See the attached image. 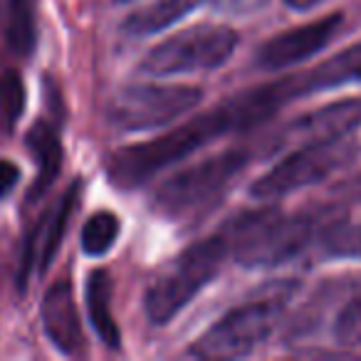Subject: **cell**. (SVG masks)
I'll return each instance as SVG.
<instances>
[{
  "mask_svg": "<svg viewBox=\"0 0 361 361\" xmlns=\"http://www.w3.org/2000/svg\"><path fill=\"white\" fill-rule=\"evenodd\" d=\"M344 218L346 213L341 206L317 208L297 216H287L277 208H260L235 221L228 250L233 252L238 265L250 270L282 265L300 255L314 240V235H324Z\"/></svg>",
  "mask_w": 361,
  "mask_h": 361,
  "instance_id": "obj_1",
  "label": "cell"
},
{
  "mask_svg": "<svg viewBox=\"0 0 361 361\" xmlns=\"http://www.w3.org/2000/svg\"><path fill=\"white\" fill-rule=\"evenodd\" d=\"M228 131H235V121H233L228 104L221 109L203 111L196 119L176 126L156 139L114 151L106 159V176L116 188H124V191L139 188L149 183L156 173L188 159L198 149H203L208 141L218 139Z\"/></svg>",
  "mask_w": 361,
  "mask_h": 361,
  "instance_id": "obj_2",
  "label": "cell"
},
{
  "mask_svg": "<svg viewBox=\"0 0 361 361\" xmlns=\"http://www.w3.org/2000/svg\"><path fill=\"white\" fill-rule=\"evenodd\" d=\"M292 292L295 285L290 280L277 282L262 297L231 310L191 346L188 354L206 361L240 359L252 354L280 324Z\"/></svg>",
  "mask_w": 361,
  "mask_h": 361,
  "instance_id": "obj_3",
  "label": "cell"
},
{
  "mask_svg": "<svg viewBox=\"0 0 361 361\" xmlns=\"http://www.w3.org/2000/svg\"><path fill=\"white\" fill-rule=\"evenodd\" d=\"M228 255V240L221 235L206 238L171 260L161 275L149 285L144 295V310L149 322L169 324L176 314L186 310L188 302L221 272Z\"/></svg>",
  "mask_w": 361,
  "mask_h": 361,
  "instance_id": "obj_4",
  "label": "cell"
},
{
  "mask_svg": "<svg viewBox=\"0 0 361 361\" xmlns=\"http://www.w3.org/2000/svg\"><path fill=\"white\" fill-rule=\"evenodd\" d=\"M247 166V154L243 151H226L211 156L196 166L176 171L164 180L159 191L151 198V208L169 221L191 218L206 208L216 206L231 180Z\"/></svg>",
  "mask_w": 361,
  "mask_h": 361,
  "instance_id": "obj_5",
  "label": "cell"
},
{
  "mask_svg": "<svg viewBox=\"0 0 361 361\" xmlns=\"http://www.w3.org/2000/svg\"><path fill=\"white\" fill-rule=\"evenodd\" d=\"M235 47L238 32L233 27L201 23L156 45L141 60L139 70L149 77H176L218 70L231 60Z\"/></svg>",
  "mask_w": 361,
  "mask_h": 361,
  "instance_id": "obj_6",
  "label": "cell"
},
{
  "mask_svg": "<svg viewBox=\"0 0 361 361\" xmlns=\"http://www.w3.org/2000/svg\"><path fill=\"white\" fill-rule=\"evenodd\" d=\"M203 99L198 87L188 85H131L109 104V124L119 131H149L180 119Z\"/></svg>",
  "mask_w": 361,
  "mask_h": 361,
  "instance_id": "obj_7",
  "label": "cell"
},
{
  "mask_svg": "<svg viewBox=\"0 0 361 361\" xmlns=\"http://www.w3.org/2000/svg\"><path fill=\"white\" fill-rule=\"evenodd\" d=\"M354 146L346 144V139L331 141V144L300 146L252 183L250 196L257 201H277L300 188L314 186L339 171L346 161L354 159Z\"/></svg>",
  "mask_w": 361,
  "mask_h": 361,
  "instance_id": "obj_8",
  "label": "cell"
},
{
  "mask_svg": "<svg viewBox=\"0 0 361 361\" xmlns=\"http://www.w3.org/2000/svg\"><path fill=\"white\" fill-rule=\"evenodd\" d=\"M361 126V99H341L334 104L319 106L307 111L305 116L290 121L285 131L275 139L272 149L282 146H312V144H331V141L349 139Z\"/></svg>",
  "mask_w": 361,
  "mask_h": 361,
  "instance_id": "obj_9",
  "label": "cell"
},
{
  "mask_svg": "<svg viewBox=\"0 0 361 361\" xmlns=\"http://www.w3.org/2000/svg\"><path fill=\"white\" fill-rule=\"evenodd\" d=\"M341 23H344V16L331 13V16L322 18V20L310 23V25L280 32V35H275L260 47L257 65L262 70H285V67L312 60L334 40Z\"/></svg>",
  "mask_w": 361,
  "mask_h": 361,
  "instance_id": "obj_10",
  "label": "cell"
},
{
  "mask_svg": "<svg viewBox=\"0 0 361 361\" xmlns=\"http://www.w3.org/2000/svg\"><path fill=\"white\" fill-rule=\"evenodd\" d=\"M42 326L47 339L55 344L57 351L67 356H77L85 349V331H82L80 312H77L75 292L67 280L55 282L45 292L40 305Z\"/></svg>",
  "mask_w": 361,
  "mask_h": 361,
  "instance_id": "obj_11",
  "label": "cell"
},
{
  "mask_svg": "<svg viewBox=\"0 0 361 361\" xmlns=\"http://www.w3.org/2000/svg\"><path fill=\"white\" fill-rule=\"evenodd\" d=\"M351 82H361V42L336 52L324 65L314 67L305 75L285 77L287 92H290L292 99L317 94V92L324 90H336V87L351 85Z\"/></svg>",
  "mask_w": 361,
  "mask_h": 361,
  "instance_id": "obj_12",
  "label": "cell"
},
{
  "mask_svg": "<svg viewBox=\"0 0 361 361\" xmlns=\"http://www.w3.org/2000/svg\"><path fill=\"white\" fill-rule=\"evenodd\" d=\"M203 0H151L149 6L134 11L124 20V32L134 37L156 35L166 27L176 25L186 16H191Z\"/></svg>",
  "mask_w": 361,
  "mask_h": 361,
  "instance_id": "obj_13",
  "label": "cell"
},
{
  "mask_svg": "<svg viewBox=\"0 0 361 361\" xmlns=\"http://www.w3.org/2000/svg\"><path fill=\"white\" fill-rule=\"evenodd\" d=\"M27 146H30V151L35 154L37 164H40L35 186H32V191H30V201H35V198H42L47 191H50V186L57 180V176H60V171H62V144H60L57 131L52 129L50 124L37 121V124L27 131Z\"/></svg>",
  "mask_w": 361,
  "mask_h": 361,
  "instance_id": "obj_14",
  "label": "cell"
},
{
  "mask_svg": "<svg viewBox=\"0 0 361 361\" xmlns=\"http://www.w3.org/2000/svg\"><path fill=\"white\" fill-rule=\"evenodd\" d=\"M87 312L94 331L99 334V339L104 341L109 349H119L121 344V331L116 324L114 314H111V277L106 270H94L87 277Z\"/></svg>",
  "mask_w": 361,
  "mask_h": 361,
  "instance_id": "obj_15",
  "label": "cell"
},
{
  "mask_svg": "<svg viewBox=\"0 0 361 361\" xmlns=\"http://www.w3.org/2000/svg\"><path fill=\"white\" fill-rule=\"evenodd\" d=\"M80 193V186L72 183L70 188L65 191V196L60 198V203L55 206V211L42 221L40 226V245H37V262H40V272H47V267L52 265L57 250H60V243L65 238L67 223H70V216L75 211V198Z\"/></svg>",
  "mask_w": 361,
  "mask_h": 361,
  "instance_id": "obj_16",
  "label": "cell"
},
{
  "mask_svg": "<svg viewBox=\"0 0 361 361\" xmlns=\"http://www.w3.org/2000/svg\"><path fill=\"white\" fill-rule=\"evenodd\" d=\"M6 37L16 55H30L35 47V0H8Z\"/></svg>",
  "mask_w": 361,
  "mask_h": 361,
  "instance_id": "obj_17",
  "label": "cell"
},
{
  "mask_svg": "<svg viewBox=\"0 0 361 361\" xmlns=\"http://www.w3.org/2000/svg\"><path fill=\"white\" fill-rule=\"evenodd\" d=\"M121 231V223L114 213L99 211L85 223L82 228V250L92 257H99L111 250Z\"/></svg>",
  "mask_w": 361,
  "mask_h": 361,
  "instance_id": "obj_18",
  "label": "cell"
},
{
  "mask_svg": "<svg viewBox=\"0 0 361 361\" xmlns=\"http://www.w3.org/2000/svg\"><path fill=\"white\" fill-rule=\"evenodd\" d=\"M331 334L336 344L344 349H361V292L341 307L331 326Z\"/></svg>",
  "mask_w": 361,
  "mask_h": 361,
  "instance_id": "obj_19",
  "label": "cell"
},
{
  "mask_svg": "<svg viewBox=\"0 0 361 361\" xmlns=\"http://www.w3.org/2000/svg\"><path fill=\"white\" fill-rule=\"evenodd\" d=\"M322 243H324V250L329 255L361 260V223L346 226V221H341L339 226L329 228L322 235Z\"/></svg>",
  "mask_w": 361,
  "mask_h": 361,
  "instance_id": "obj_20",
  "label": "cell"
},
{
  "mask_svg": "<svg viewBox=\"0 0 361 361\" xmlns=\"http://www.w3.org/2000/svg\"><path fill=\"white\" fill-rule=\"evenodd\" d=\"M23 104H25V90H23L20 77L16 72H8V75L0 77V116H3V124H16L23 114Z\"/></svg>",
  "mask_w": 361,
  "mask_h": 361,
  "instance_id": "obj_21",
  "label": "cell"
},
{
  "mask_svg": "<svg viewBox=\"0 0 361 361\" xmlns=\"http://www.w3.org/2000/svg\"><path fill=\"white\" fill-rule=\"evenodd\" d=\"M203 3L216 8L218 13H226V16H247V13L260 11L270 0H203Z\"/></svg>",
  "mask_w": 361,
  "mask_h": 361,
  "instance_id": "obj_22",
  "label": "cell"
},
{
  "mask_svg": "<svg viewBox=\"0 0 361 361\" xmlns=\"http://www.w3.org/2000/svg\"><path fill=\"white\" fill-rule=\"evenodd\" d=\"M331 193H334V196H339L344 203H361V173L341 180L339 186H336Z\"/></svg>",
  "mask_w": 361,
  "mask_h": 361,
  "instance_id": "obj_23",
  "label": "cell"
},
{
  "mask_svg": "<svg viewBox=\"0 0 361 361\" xmlns=\"http://www.w3.org/2000/svg\"><path fill=\"white\" fill-rule=\"evenodd\" d=\"M18 178H20V169L13 161H0V198H6L16 188Z\"/></svg>",
  "mask_w": 361,
  "mask_h": 361,
  "instance_id": "obj_24",
  "label": "cell"
},
{
  "mask_svg": "<svg viewBox=\"0 0 361 361\" xmlns=\"http://www.w3.org/2000/svg\"><path fill=\"white\" fill-rule=\"evenodd\" d=\"M285 3L292 8V11L305 13V11H312V8H317L319 3H324V0H285Z\"/></svg>",
  "mask_w": 361,
  "mask_h": 361,
  "instance_id": "obj_25",
  "label": "cell"
},
{
  "mask_svg": "<svg viewBox=\"0 0 361 361\" xmlns=\"http://www.w3.org/2000/svg\"><path fill=\"white\" fill-rule=\"evenodd\" d=\"M119 3H129V0H119Z\"/></svg>",
  "mask_w": 361,
  "mask_h": 361,
  "instance_id": "obj_26",
  "label": "cell"
}]
</instances>
